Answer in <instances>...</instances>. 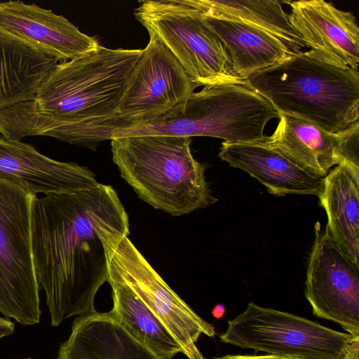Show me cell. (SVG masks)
<instances>
[{"label":"cell","mask_w":359,"mask_h":359,"mask_svg":"<svg viewBox=\"0 0 359 359\" xmlns=\"http://www.w3.org/2000/svg\"><path fill=\"white\" fill-rule=\"evenodd\" d=\"M204 359H290L287 358H282L271 355H226L221 357H215L213 358H204Z\"/></svg>","instance_id":"24"},{"label":"cell","mask_w":359,"mask_h":359,"mask_svg":"<svg viewBox=\"0 0 359 359\" xmlns=\"http://www.w3.org/2000/svg\"><path fill=\"white\" fill-rule=\"evenodd\" d=\"M141 49L100 46L58 62L37 88L35 98L0 109V133L20 141L49 136L95 149L128 127L117 110Z\"/></svg>","instance_id":"2"},{"label":"cell","mask_w":359,"mask_h":359,"mask_svg":"<svg viewBox=\"0 0 359 359\" xmlns=\"http://www.w3.org/2000/svg\"><path fill=\"white\" fill-rule=\"evenodd\" d=\"M124 224H129L128 214L110 185L100 183L89 189L34 198L33 260L52 325L96 311V293L108 280L99 231L103 226Z\"/></svg>","instance_id":"1"},{"label":"cell","mask_w":359,"mask_h":359,"mask_svg":"<svg viewBox=\"0 0 359 359\" xmlns=\"http://www.w3.org/2000/svg\"><path fill=\"white\" fill-rule=\"evenodd\" d=\"M247 83L279 114L337 133L359 121L358 69L322 61L308 50L250 76Z\"/></svg>","instance_id":"3"},{"label":"cell","mask_w":359,"mask_h":359,"mask_svg":"<svg viewBox=\"0 0 359 359\" xmlns=\"http://www.w3.org/2000/svg\"><path fill=\"white\" fill-rule=\"evenodd\" d=\"M339 165L347 168L359 180V121L336 133Z\"/></svg>","instance_id":"23"},{"label":"cell","mask_w":359,"mask_h":359,"mask_svg":"<svg viewBox=\"0 0 359 359\" xmlns=\"http://www.w3.org/2000/svg\"><path fill=\"white\" fill-rule=\"evenodd\" d=\"M218 156L265 186L276 196L286 194L319 196L323 178L311 175L278 152L261 143L223 142Z\"/></svg>","instance_id":"15"},{"label":"cell","mask_w":359,"mask_h":359,"mask_svg":"<svg viewBox=\"0 0 359 359\" xmlns=\"http://www.w3.org/2000/svg\"><path fill=\"white\" fill-rule=\"evenodd\" d=\"M0 34L56 58L81 57L100 45L62 15L22 1L0 2Z\"/></svg>","instance_id":"12"},{"label":"cell","mask_w":359,"mask_h":359,"mask_svg":"<svg viewBox=\"0 0 359 359\" xmlns=\"http://www.w3.org/2000/svg\"><path fill=\"white\" fill-rule=\"evenodd\" d=\"M203 15L224 45L235 72L243 81L295 53L264 30L236 21Z\"/></svg>","instance_id":"18"},{"label":"cell","mask_w":359,"mask_h":359,"mask_svg":"<svg viewBox=\"0 0 359 359\" xmlns=\"http://www.w3.org/2000/svg\"><path fill=\"white\" fill-rule=\"evenodd\" d=\"M280 114L247 82L206 86L150 122L151 134L206 136L232 143L262 141L269 121Z\"/></svg>","instance_id":"5"},{"label":"cell","mask_w":359,"mask_h":359,"mask_svg":"<svg viewBox=\"0 0 359 359\" xmlns=\"http://www.w3.org/2000/svg\"><path fill=\"white\" fill-rule=\"evenodd\" d=\"M57 359H163L130 334L109 312L79 316Z\"/></svg>","instance_id":"16"},{"label":"cell","mask_w":359,"mask_h":359,"mask_svg":"<svg viewBox=\"0 0 359 359\" xmlns=\"http://www.w3.org/2000/svg\"><path fill=\"white\" fill-rule=\"evenodd\" d=\"M0 180L28 193H72L96 187L99 182L89 169L74 163L50 158L33 146L0 137Z\"/></svg>","instance_id":"14"},{"label":"cell","mask_w":359,"mask_h":359,"mask_svg":"<svg viewBox=\"0 0 359 359\" xmlns=\"http://www.w3.org/2000/svg\"><path fill=\"white\" fill-rule=\"evenodd\" d=\"M0 180V312L24 325L39 322V285L31 238L34 198Z\"/></svg>","instance_id":"9"},{"label":"cell","mask_w":359,"mask_h":359,"mask_svg":"<svg viewBox=\"0 0 359 359\" xmlns=\"http://www.w3.org/2000/svg\"><path fill=\"white\" fill-rule=\"evenodd\" d=\"M191 137L138 135L111 139L114 163L144 201L172 216L217 201L205 180V166L193 156Z\"/></svg>","instance_id":"4"},{"label":"cell","mask_w":359,"mask_h":359,"mask_svg":"<svg viewBox=\"0 0 359 359\" xmlns=\"http://www.w3.org/2000/svg\"><path fill=\"white\" fill-rule=\"evenodd\" d=\"M28 359H30V358H28Z\"/></svg>","instance_id":"28"},{"label":"cell","mask_w":359,"mask_h":359,"mask_svg":"<svg viewBox=\"0 0 359 359\" xmlns=\"http://www.w3.org/2000/svg\"><path fill=\"white\" fill-rule=\"evenodd\" d=\"M58 62L52 56L0 34V109L34 100L38 86Z\"/></svg>","instance_id":"20"},{"label":"cell","mask_w":359,"mask_h":359,"mask_svg":"<svg viewBox=\"0 0 359 359\" xmlns=\"http://www.w3.org/2000/svg\"><path fill=\"white\" fill-rule=\"evenodd\" d=\"M227 323L219 335L224 343L290 359H346L359 339L254 302Z\"/></svg>","instance_id":"8"},{"label":"cell","mask_w":359,"mask_h":359,"mask_svg":"<svg viewBox=\"0 0 359 359\" xmlns=\"http://www.w3.org/2000/svg\"><path fill=\"white\" fill-rule=\"evenodd\" d=\"M271 136L259 142L278 152L309 173L324 178L340 163L336 133H331L305 119L280 114Z\"/></svg>","instance_id":"17"},{"label":"cell","mask_w":359,"mask_h":359,"mask_svg":"<svg viewBox=\"0 0 359 359\" xmlns=\"http://www.w3.org/2000/svg\"><path fill=\"white\" fill-rule=\"evenodd\" d=\"M288 18L308 51L330 64L358 69L359 27L355 16L323 0L284 1Z\"/></svg>","instance_id":"13"},{"label":"cell","mask_w":359,"mask_h":359,"mask_svg":"<svg viewBox=\"0 0 359 359\" xmlns=\"http://www.w3.org/2000/svg\"><path fill=\"white\" fill-rule=\"evenodd\" d=\"M206 16L244 23L264 30L297 53L305 48L288 13L276 0H183Z\"/></svg>","instance_id":"21"},{"label":"cell","mask_w":359,"mask_h":359,"mask_svg":"<svg viewBox=\"0 0 359 359\" xmlns=\"http://www.w3.org/2000/svg\"><path fill=\"white\" fill-rule=\"evenodd\" d=\"M129 225L100 229L108 274L125 283L168 330L189 359H204L196 342L215 327L196 314L163 280L128 238Z\"/></svg>","instance_id":"6"},{"label":"cell","mask_w":359,"mask_h":359,"mask_svg":"<svg viewBox=\"0 0 359 359\" xmlns=\"http://www.w3.org/2000/svg\"><path fill=\"white\" fill-rule=\"evenodd\" d=\"M327 216L331 236L359 266V180L345 166L336 165L323 178L318 196Z\"/></svg>","instance_id":"19"},{"label":"cell","mask_w":359,"mask_h":359,"mask_svg":"<svg viewBox=\"0 0 359 359\" xmlns=\"http://www.w3.org/2000/svg\"><path fill=\"white\" fill-rule=\"evenodd\" d=\"M346 359H359V339L352 344Z\"/></svg>","instance_id":"26"},{"label":"cell","mask_w":359,"mask_h":359,"mask_svg":"<svg viewBox=\"0 0 359 359\" xmlns=\"http://www.w3.org/2000/svg\"><path fill=\"white\" fill-rule=\"evenodd\" d=\"M307 265L305 296L318 318L359 336V266L341 250L326 227L315 226Z\"/></svg>","instance_id":"11"},{"label":"cell","mask_w":359,"mask_h":359,"mask_svg":"<svg viewBox=\"0 0 359 359\" xmlns=\"http://www.w3.org/2000/svg\"><path fill=\"white\" fill-rule=\"evenodd\" d=\"M196 88L170 51L149 34L126 83L118 116L128 127L152 121L184 102Z\"/></svg>","instance_id":"10"},{"label":"cell","mask_w":359,"mask_h":359,"mask_svg":"<svg viewBox=\"0 0 359 359\" xmlns=\"http://www.w3.org/2000/svg\"><path fill=\"white\" fill-rule=\"evenodd\" d=\"M14 331V324L3 318H0V339L8 336Z\"/></svg>","instance_id":"25"},{"label":"cell","mask_w":359,"mask_h":359,"mask_svg":"<svg viewBox=\"0 0 359 359\" xmlns=\"http://www.w3.org/2000/svg\"><path fill=\"white\" fill-rule=\"evenodd\" d=\"M107 282L112 289L110 313L130 334L163 359L183 353L168 330L125 283L111 274Z\"/></svg>","instance_id":"22"},{"label":"cell","mask_w":359,"mask_h":359,"mask_svg":"<svg viewBox=\"0 0 359 359\" xmlns=\"http://www.w3.org/2000/svg\"><path fill=\"white\" fill-rule=\"evenodd\" d=\"M135 16L198 87L246 81L235 72L224 45L203 14L183 0L143 1Z\"/></svg>","instance_id":"7"},{"label":"cell","mask_w":359,"mask_h":359,"mask_svg":"<svg viewBox=\"0 0 359 359\" xmlns=\"http://www.w3.org/2000/svg\"><path fill=\"white\" fill-rule=\"evenodd\" d=\"M226 312L225 306L222 304H216L212 310V315L215 318H221L224 316Z\"/></svg>","instance_id":"27"}]
</instances>
